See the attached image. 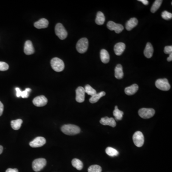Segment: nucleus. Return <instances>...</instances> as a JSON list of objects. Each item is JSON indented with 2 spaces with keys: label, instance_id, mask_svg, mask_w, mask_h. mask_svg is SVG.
I'll return each mask as SVG.
<instances>
[{
  "label": "nucleus",
  "instance_id": "obj_38",
  "mask_svg": "<svg viewBox=\"0 0 172 172\" xmlns=\"http://www.w3.org/2000/svg\"><path fill=\"white\" fill-rule=\"evenodd\" d=\"M138 1L142 2L145 5H147L149 4V1L147 0H138Z\"/></svg>",
  "mask_w": 172,
  "mask_h": 172
},
{
  "label": "nucleus",
  "instance_id": "obj_30",
  "mask_svg": "<svg viewBox=\"0 0 172 172\" xmlns=\"http://www.w3.org/2000/svg\"><path fill=\"white\" fill-rule=\"evenodd\" d=\"M102 168L99 165H92L88 168V172H102Z\"/></svg>",
  "mask_w": 172,
  "mask_h": 172
},
{
  "label": "nucleus",
  "instance_id": "obj_21",
  "mask_svg": "<svg viewBox=\"0 0 172 172\" xmlns=\"http://www.w3.org/2000/svg\"><path fill=\"white\" fill-rule=\"evenodd\" d=\"M123 66L120 64H118L115 69V77L117 79H123Z\"/></svg>",
  "mask_w": 172,
  "mask_h": 172
},
{
  "label": "nucleus",
  "instance_id": "obj_31",
  "mask_svg": "<svg viewBox=\"0 0 172 172\" xmlns=\"http://www.w3.org/2000/svg\"><path fill=\"white\" fill-rule=\"evenodd\" d=\"M162 17L165 20H170L172 18V14L167 11H165L162 13Z\"/></svg>",
  "mask_w": 172,
  "mask_h": 172
},
{
  "label": "nucleus",
  "instance_id": "obj_15",
  "mask_svg": "<svg viewBox=\"0 0 172 172\" xmlns=\"http://www.w3.org/2000/svg\"><path fill=\"white\" fill-rule=\"evenodd\" d=\"M125 44L123 43H118L116 44L114 47L115 54L117 55H121L125 50Z\"/></svg>",
  "mask_w": 172,
  "mask_h": 172
},
{
  "label": "nucleus",
  "instance_id": "obj_19",
  "mask_svg": "<svg viewBox=\"0 0 172 172\" xmlns=\"http://www.w3.org/2000/svg\"><path fill=\"white\" fill-rule=\"evenodd\" d=\"M139 87L136 84H134L131 86L126 87L124 90L125 94L127 95L131 96L135 94L138 91Z\"/></svg>",
  "mask_w": 172,
  "mask_h": 172
},
{
  "label": "nucleus",
  "instance_id": "obj_20",
  "mask_svg": "<svg viewBox=\"0 0 172 172\" xmlns=\"http://www.w3.org/2000/svg\"><path fill=\"white\" fill-rule=\"evenodd\" d=\"M100 59L102 62L104 64H107L110 61V57L109 54L106 49H103L100 53Z\"/></svg>",
  "mask_w": 172,
  "mask_h": 172
},
{
  "label": "nucleus",
  "instance_id": "obj_39",
  "mask_svg": "<svg viewBox=\"0 0 172 172\" xmlns=\"http://www.w3.org/2000/svg\"><path fill=\"white\" fill-rule=\"evenodd\" d=\"M167 60H168V62L172 61V53H171V54H170L169 55V56L168 58V59H167Z\"/></svg>",
  "mask_w": 172,
  "mask_h": 172
},
{
  "label": "nucleus",
  "instance_id": "obj_10",
  "mask_svg": "<svg viewBox=\"0 0 172 172\" xmlns=\"http://www.w3.org/2000/svg\"><path fill=\"white\" fill-rule=\"evenodd\" d=\"M46 140L43 137H37L29 143L30 146L33 148L40 147L45 145Z\"/></svg>",
  "mask_w": 172,
  "mask_h": 172
},
{
  "label": "nucleus",
  "instance_id": "obj_3",
  "mask_svg": "<svg viewBox=\"0 0 172 172\" xmlns=\"http://www.w3.org/2000/svg\"><path fill=\"white\" fill-rule=\"evenodd\" d=\"M88 47V41L86 38H82L79 40L76 45V49L80 54L85 53Z\"/></svg>",
  "mask_w": 172,
  "mask_h": 172
},
{
  "label": "nucleus",
  "instance_id": "obj_4",
  "mask_svg": "<svg viewBox=\"0 0 172 172\" xmlns=\"http://www.w3.org/2000/svg\"><path fill=\"white\" fill-rule=\"evenodd\" d=\"M155 110L151 108H141L139 110L138 114L141 118L148 119L153 117L155 115Z\"/></svg>",
  "mask_w": 172,
  "mask_h": 172
},
{
  "label": "nucleus",
  "instance_id": "obj_14",
  "mask_svg": "<svg viewBox=\"0 0 172 172\" xmlns=\"http://www.w3.org/2000/svg\"><path fill=\"white\" fill-rule=\"evenodd\" d=\"M24 52L27 55H30L34 53V47L31 41L27 40L25 43Z\"/></svg>",
  "mask_w": 172,
  "mask_h": 172
},
{
  "label": "nucleus",
  "instance_id": "obj_8",
  "mask_svg": "<svg viewBox=\"0 0 172 172\" xmlns=\"http://www.w3.org/2000/svg\"><path fill=\"white\" fill-rule=\"evenodd\" d=\"M132 139L133 143L137 147H141L143 146L144 142V138L142 132L140 131H137L135 132L133 135Z\"/></svg>",
  "mask_w": 172,
  "mask_h": 172
},
{
  "label": "nucleus",
  "instance_id": "obj_33",
  "mask_svg": "<svg viewBox=\"0 0 172 172\" xmlns=\"http://www.w3.org/2000/svg\"><path fill=\"white\" fill-rule=\"evenodd\" d=\"M9 69V65L6 63L0 62V71H6Z\"/></svg>",
  "mask_w": 172,
  "mask_h": 172
},
{
  "label": "nucleus",
  "instance_id": "obj_27",
  "mask_svg": "<svg viewBox=\"0 0 172 172\" xmlns=\"http://www.w3.org/2000/svg\"><path fill=\"white\" fill-rule=\"evenodd\" d=\"M163 1L162 0H156L151 7V12L152 13H155V12L157 11V10L160 8Z\"/></svg>",
  "mask_w": 172,
  "mask_h": 172
},
{
  "label": "nucleus",
  "instance_id": "obj_12",
  "mask_svg": "<svg viewBox=\"0 0 172 172\" xmlns=\"http://www.w3.org/2000/svg\"><path fill=\"white\" fill-rule=\"evenodd\" d=\"M34 106L37 107H43L47 103V99L45 96H39L35 97L33 100Z\"/></svg>",
  "mask_w": 172,
  "mask_h": 172
},
{
  "label": "nucleus",
  "instance_id": "obj_24",
  "mask_svg": "<svg viewBox=\"0 0 172 172\" xmlns=\"http://www.w3.org/2000/svg\"><path fill=\"white\" fill-rule=\"evenodd\" d=\"M123 114L124 113L123 111L118 109V107L117 106L115 107V110L113 111V114L116 120H121L123 119Z\"/></svg>",
  "mask_w": 172,
  "mask_h": 172
},
{
  "label": "nucleus",
  "instance_id": "obj_29",
  "mask_svg": "<svg viewBox=\"0 0 172 172\" xmlns=\"http://www.w3.org/2000/svg\"><path fill=\"white\" fill-rule=\"evenodd\" d=\"M85 93H87L88 95L92 96L94 95L97 93V91L94 88H92L90 85H87L85 86Z\"/></svg>",
  "mask_w": 172,
  "mask_h": 172
},
{
  "label": "nucleus",
  "instance_id": "obj_23",
  "mask_svg": "<svg viewBox=\"0 0 172 172\" xmlns=\"http://www.w3.org/2000/svg\"><path fill=\"white\" fill-rule=\"evenodd\" d=\"M105 21V17L104 14L102 12H98L96 18L95 22L98 25H103Z\"/></svg>",
  "mask_w": 172,
  "mask_h": 172
},
{
  "label": "nucleus",
  "instance_id": "obj_16",
  "mask_svg": "<svg viewBox=\"0 0 172 172\" xmlns=\"http://www.w3.org/2000/svg\"><path fill=\"white\" fill-rule=\"evenodd\" d=\"M49 24V22L47 19L42 18L34 23V26L37 29L45 28L48 27Z\"/></svg>",
  "mask_w": 172,
  "mask_h": 172
},
{
  "label": "nucleus",
  "instance_id": "obj_36",
  "mask_svg": "<svg viewBox=\"0 0 172 172\" xmlns=\"http://www.w3.org/2000/svg\"><path fill=\"white\" fill-rule=\"evenodd\" d=\"M16 96L18 98L21 97V90L19 87H16Z\"/></svg>",
  "mask_w": 172,
  "mask_h": 172
},
{
  "label": "nucleus",
  "instance_id": "obj_37",
  "mask_svg": "<svg viewBox=\"0 0 172 172\" xmlns=\"http://www.w3.org/2000/svg\"><path fill=\"white\" fill-rule=\"evenodd\" d=\"M6 172H19V171L16 168H8L6 170Z\"/></svg>",
  "mask_w": 172,
  "mask_h": 172
},
{
  "label": "nucleus",
  "instance_id": "obj_11",
  "mask_svg": "<svg viewBox=\"0 0 172 172\" xmlns=\"http://www.w3.org/2000/svg\"><path fill=\"white\" fill-rule=\"evenodd\" d=\"M76 100L78 102L82 103L84 102L85 97V91L84 87H79L76 90Z\"/></svg>",
  "mask_w": 172,
  "mask_h": 172
},
{
  "label": "nucleus",
  "instance_id": "obj_40",
  "mask_svg": "<svg viewBox=\"0 0 172 172\" xmlns=\"http://www.w3.org/2000/svg\"><path fill=\"white\" fill-rule=\"evenodd\" d=\"M3 150H4V148H3V147H2L1 145H0V155L2 153Z\"/></svg>",
  "mask_w": 172,
  "mask_h": 172
},
{
  "label": "nucleus",
  "instance_id": "obj_35",
  "mask_svg": "<svg viewBox=\"0 0 172 172\" xmlns=\"http://www.w3.org/2000/svg\"><path fill=\"white\" fill-rule=\"evenodd\" d=\"M4 106L3 104L1 103V102H0V116L2 115V113L4 111Z\"/></svg>",
  "mask_w": 172,
  "mask_h": 172
},
{
  "label": "nucleus",
  "instance_id": "obj_26",
  "mask_svg": "<svg viewBox=\"0 0 172 172\" xmlns=\"http://www.w3.org/2000/svg\"><path fill=\"white\" fill-rule=\"evenodd\" d=\"M22 123V120L17 119L16 120H12L11 122V125L12 128L14 130H19L21 127Z\"/></svg>",
  "mask_w": 172,
  "mask_h": 172
},
{
  "label": "nucleus",
  "instance_id": "obj_13",
  "mask_svg": "<svg viewBox=\"0 0 172 172\" xmlns=\"http://www.w3.org/2000/svg\"><path fill=\"white\" fill-rule=\"evenodd\" d=\"M100 123L102 125H108L112 127H115L116 125V123L114 118H108V117L102 118L100 120Z\"/></svg>",
  "mask_w": 172,
  "mask_h": 172
},
{
  "label": "nucleus",
  "instance_id": "obj_5",
  "mask_svg": "<svg viewBox=\"0 0 172 172\" xmlns=\"http://www.w3.org/2000/svg\"><path fill=\"white\" fill-rule=\"evenodd\" d=\"M46 165V161L44 158L35 159L32 163V168L35 172H39L44 168Z\"/></svg>",
  "mask_w": 172,
  "mask_h": 172
},
{
  "label": "nucleus",
  "instance_id": "obj_2",
  "mask_svg": "<svg viewBox=\"0 0 172 172\" xmlns=\"http://www.w3.org/2000/svg\"><path fill=\"white\" fill-rule=\"evenodd\" d=\"M51 65L52 69L56 72H61L65 68L64 62L59 58H53L51 61Z\"/></svg>",
  "mask_w": 172,
  "mask_h": 172
},
{
  "label": "nucleus",
  "instance_id": "obj_34",
  "mask_svg": "<svg viewBox=\"0 0 172 172\" xmlns=\"http://www.w3.org/2000/svg\"><path fill=\"white\" fill-rule=\"evenodd\" d=\"M164 52L166 54H169L172 53V46H166L164 49Z\"/></svg>",
  "mask_w": 172,
  "mask_h": 172
},
{
  "label": "nucleus",
  "instance_id": "obj_32",
  "mask_svg": "<svg viewBox=\"0 0 172 172\" xmlns=\"http://www.w3.org/2000/svg\"><path fill=\"white\" fill-rule=\"evenodd\" d=\"M30 88H27L24 91H21V97L22 98H27L29 97V92L31 91Z\"/></svg>",
  "mask_w": 172,
  "mask_h": 172
},
{
  "label": "nucleus",
  "instance_id": "obj_18",
  "mask_svg": "<svg viewBox=\"0 0 172 172\" xmlns=\"http://www.w3.org/2000/svg\"><path fill=\"white\" fill-rule=\"evenodd\" d=\"M144 53L145 57L148 58H150L152 57L153 53V48L152 45L150 43H147L146 44Z\"/></svg>",
  "mask_w": 172,
  "mask_h": 172
},
{
  "label": "nucleus",
  "instance_id": "obj_9",
  "mask_svg": "<svg viewBox=\"0 0 172 172\" xmlns=\"http://www.w3.org/2000/svg\"><path fill=\"white\" fill-rule=\"evenodd\" d=\"M108 28L111 31H114L116 33L119 34L123 30L124 27L121 24H116L113 21H109L107 25Z\"/></svg>",
  "mask_w": 172,
  "mask_h": 172
},
{
  "label": "nucleus",
  "instance_id": "obj_25",
  "mask_svg": "<svg viewBox=\"0 0 172 172\" xmlns=\"http://www.w3.org/2000/svg\"><path fill=\"white\" fill-rule=\"evenodd\" d=\"M72 165L74 168H76L78 170H82L83 168L82 162L77 158H75L72 160Z\"/></svg>",
  "mask_w": 172,
  "mask_h": 172
},
{
  "label": "nucleus",
  "instance_id": "obj_22",
  "mask_svg": "<svg viewBox=\"0 0 172 172\" xmlns=\"http://www.w3.org/2000/svg\"><path fill=\"white\" fill-rule=\"evenodd\" d=\"M106 95V93L104 91H102L99 93H96L94 95L91 96L90 99L91 103H95L99 101L100 98Z\"/></svg>",
  "mask_w": 172,
  "mask_h": 172
},
{
  "label": "nucleus",
  "instance_id": "obj_7",
  "mask_svg": "<svg viewBox=\"0 0 172 172\" xmlns=\"http://www.w3.org/2000/svg\"><path fill=\"white\" fill-rule=\"evenodd\" d=\"M156 86L157 88L163 91H168L171 88L168 80L166 79H161L156 81Z\"/></svg>",
  "mask_w": 172,
  "mask_h": 172
},
{
  "label": "nucleus",
  "instance_id": "obj_1",
  "mask_svg": "<svg viewBox=\"0 0 172 172\" xmlns=\"http://www.w3.org/2000/svg\"><path fill=\"white\" fill-rule=\"evenodd\" d=\"M61 131L65 135H73L79 133L80 132V129L77 125L66 124L62 127Z\"/></svg>",
  "mask_w": 172,
  "mask_h": 172
},
{
  "label": "nucleus",
  "instance_id": "obj_28",
  "mask_svg": "<svg viewBox=\"0 0 172 172\" xmlns=\"http://www.w3.org/2000/svg\"><path fill=\"white\" fill-rule=\"evenodd\" d=\"M106 153L108 156L111 157L116 156L119 155V152L117 150L111 147H108L106 148Z\"/></svg>",
  "mask_w": 172,
  "mask_h": 172
},
{
  "label": "nucleus",
  "instance_id": "obj_6",
  "mask_svg": "<svg viewBox=\"0 0 172 172\" xmlns=\"http://www.w3.org/2000/svg\"><path fill=\"white\" fill-rule=\"evenodd\" d=\"M56 35L61 40L66 39L67 36V32L64 26L60 23L57 24L55 27Z\"/></svg>",
  "mask_w": 172,
  "mask_h": 172
},
{
  "label": "nucleus",
  "instance_id": "obj_17",
  "mask_svg": "<svg viewBox=\"0 0 172 172\" xmlns=\"http://www.w3.org/2000/svg\"><path fill=\"white\" fill-rule=\"evenodd\" d=\"M138 21L136 18H132L126 22L125 27L128 31H131L133 28L137 26Z\"/></svg>",
  "mask_w": 172,
  "mask_h": 172
}]
</instances>
